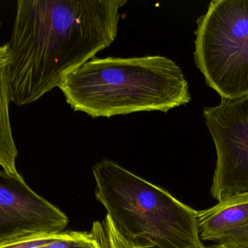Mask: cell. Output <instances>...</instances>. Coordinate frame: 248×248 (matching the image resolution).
Segmentation results:
<instances>
[{
    "instance_id": "1",
    "label": "cell",
    "mask_w": 248,
    "mask_h": 248,
    "mask_svg": "<svg viewBox=\"0 0 248 248\" xmlns=\"http://www.w3.org/2000/svg\"><path fill=\"white\" fill-rule=\"evenodd\" d=\"M126 0H19L7 67L12 102L31 104L117 37Z\"/></svg>"
},
{
    "instance_id": "2",
    "label": "cell",
    "mask_w": 248,
    "mask_h": 248,
    "mask_svg": "<svg viewBox=\"0 0 248 248\" xmlns=\"http://www.w3.org/2000/svg\"><path fill=\"white\" fill-rule=\"evenodd\" d=\"M75 112L93 118L166 112L192 100L181 67L163 55L92 58L59 87Z\"/></svg>"
},
{
    "instance_id": "3",
    "label": "cell",
    "mask_w": 248,
    "mask_h": 248,
    "mask_svg": "<svg viewBox=\"0 0 248 248\" xmlns=\"http://www.w3.org/2000/svg\"><path fill=\"white\" fill-rule=\"evenodd\" d=\"M95 196L122 234L142 248H205L196 211L167 191L103 160L93 167Z\"/></svg>"
},
{
    "instance_id": "4",
    "label": "cell",
    "mask_w": 248,
    "mask_h": 248,
    "mask_svg": "<svg viewBox=\"0 0 248 248\" xmlns=\"http://www.w3.org/2000/svg\"><path fill=\"white\" fill-rule=\"evenodd\" d=\"M195 65L221 99L248 95V0H212L197 20Z\"/></svg>"
},
{
    "instance_id": "5",
    "label": "cell",
    "mask_w": 248,
    "mask_h": 248,
    "mask_svg": "<svg viewBox=\"0 0 248 248\" xmlns=\"http://www.w3.org/2000/svg\"><path fill=\"white\" fill-rule=\"evenodd\" d=\"M203 116L217 154L211 196L219 202L248 192V95L221 99Z\"/></svg>"
},
{
    "instance_id": "6",
    "label": "cell",
    "mask_w": 248,
    "mask_h": 248,
    "mask_svg": "<svg viewBox=\"0 0 248 248\" xmlns=\"http://www.w3.org/2000/svg\"><path fill=\"white\" fill-rule=\"evenodd\" d=\"M68 224L66 215L36 194L21 175L0 170V243L62 232Z\"/></svg>"
},
{
    "instance_id": "7",
    "label": "cell",
    "mask_w": 248,
    "mask_h": 248,
    "mask_svg": "<svg viewBox=\"0 0 248 248\" xmlns=\"http://www.w3.org/2000/svg\"><path fill=\"white\" fill-rule=\"evenodd\" d=\"M200 238L226 248H248V192L196 211Z\"/></svg>"
},
{
    "instance_id": "8",
    "label": "cell",
    "mask_w": 248,
    "mask_h": 248,
    "mask_svg": "<svg viewBox=\"0 0 248 248\" xmlns=\"http://www.w3.org/2000/svg\"><path fill=\"white\" fill-rule=\"evenodd\" d=\"M11 101L6 67L0 69V166L7 173L17 174L16 159L18 153L13 138L9 112Z\"/></svg>"
},
{
    "instance_id": "9",
    "label": "cell",
    "mask_w": 248,
    "mask_h": 248,
    "mask_svg": "<svg viewBox=\"0 0 248 248\" xmlns=\"http://www.w3.org/2000/svg\"><path fill=\"white\" fill-rule=\"evenodd\" d=\"M91 231L101 248H142L125 238L108 215L103 221L94 222Z\"/></svg>"
},
{
    "instance_id": "10",
    "label": "cell",
    "mask_w": 248,
    "mask_h": 248,
    "mask_svg": "<svg viewBox=\"0 0 248 248\" xmlns=\"http://www.w3.org/2000/svg\"><path fill=\"white\" fill-rule=\"evenodd\" d=\"M44 248H101L92 231H62L57 233Z\"/></svg>"
},
{
    "instance_id": "11",
    "label": "cell",
    "mask_w": 248,
    "mask_h": 248,
    "mask_svg": "<svg viewBox=\"0 0 248 248\" xmlns=\"http://www.w3.org/2000/svg\"><path fill=\"white\" fill-rule=\"evenodd\" d=\"M55 234H33L0 243V248H44Z\"/></svg>"
},
{
    "instance_id": "12",
    "label": "cell",
    "mask_w": 248,
    "mask_h": 248,
    "mask_svg": "<svg viewBox=\"0 0 248 248\" xmlns=\"http://www.w3.org/2000/svg\"><path fill=\"white\" fill-rule=\"evenodd\" d=\"M11 62V52L8 43L0 46V69L8 66Z\"/></svg>"
},
{
    "instance_id": "13",
    "label": "cell",
    "mask_w": 248,
    "mask_h": 248,
    "mask_svg": "<svg viewBox=\"0 0 248 248\" xmlns=\"http://www.w3.org/2000/svg\"><path fill=\"white\" fill-rule=\"evenodd\" d=\"M208 248H226L223 247V246H219V245H217V246H211V247H210Z\"/></svg>"
}]
</instances>
